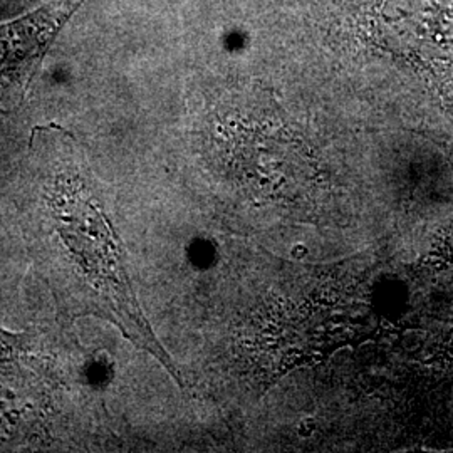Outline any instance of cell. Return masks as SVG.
Here are the masks:
<instances>
[{
	"label": "cell",
	"mask_w": 453,
	"mask_h": 453,
	"mask_svg": "<svg viewBox=\"0 0 453 453\" xmlns=\"http://www.w3.org/2000/svg\"><path fill=\"white\" fill-rule=\"evenodd\" d=\"M82 0H54L0 26V111L20 106L61 27Z\"/></svg>",
	"instance_id": "obj_3"
},
{
	"label": "cell",
	"mask_w": 453,
	"mask_h": 453,
	"mask_svg": "<svg viewBox=\"0 0 453 453\" xmlns=\"http://www.w3.org/2000/svg\"><path fill=\"white\" fill-rule=\"evenodd\" d=\"M65 131L31 143L33 160L19 190L20 226L34 269L65 321L93 316L183 380L138 303L127 252L95 170Z\"/></svg>",
	"instance_id": "obj_1"
},
{
	"label": "cell",
	"mask_w": 453,
	"mask_h": 453,
	"mask_svg": "<svg viewBox=\"0 0 453 453\" xmlns=\"http://www.w3.org/2000/svg\"><path fill=\"white\" fill-rule=\"evenodd\" d=\"M73 323L0 326V450L81 447L96 434V381Z\"/></svg>",
	"instance_id": "obj_2"
}]
</instances>
